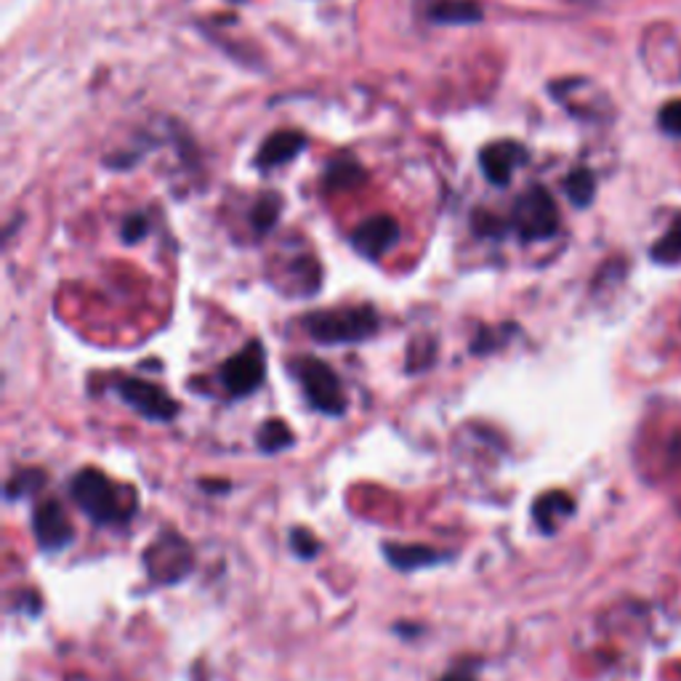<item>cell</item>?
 <instances>
[{
    "label": "cell",
    "instance_id": "cell-2",
    "mask_svg": "<svg viewBox=\"0 0 681 681\" xmlns=\"http://www.w3.org/2000/svg\"><path fill=\"white\" fill-rule=\"evenodd\" d=\"M301 326L320 343H360L379 333L381 317L373 307H333L307 314Z\"/></svg>",
    "mask_w": 681,
    "mask_h": 681
},
{
    "label": "cell",
    "instance_id": "cell-20",
    "mask_svg": "<svg viewBox=\"0 0 681 681\" xmlns=\"http://www.w3.org/2000/svg\"><path fill=\"white\" fill-rule=\"evenodd\" d=\"M280 206H282V200L278 198V194H272V192L261 194L259 202H256V208H253V216H251L256 232L267 234L269 229L274 227V221H278V216H280Z\"/></svg>",
    "mask_w": 681,
    "mask_h": 681
},
{
    "label": "cell",
    "instance_id": "cell-11",
    "mask_svg": "<svg viewBox=\"0 0 681 681\" xmlns=\"http://www.w3.org/2000/svg\"><path fill=\"white\" fill-rule=\"evenodd\" d=\"M307 137L301 131H293V128H286V131H274L272 137L264 139V144L259 147V154H256V166L261 171H272V168H280L291 160L299 158V154L307 150Z\"/></svg>",
    "mask_w": 681,
    "mask_h": 681
},
{
    "label": "cell",
    "instance_id": "cell-12",
    "mask_svg": "<svg viewBox=\"0 0 681 681\" xmlns=\"http://www.w3.org/2000/svg\"><path fill=\"white\" fill-rule=\"evenodd\" d=\"M383 557L389 559L391 568L404 570V572L434 568V564H440L448 559V554H442V551L429 549V545H421V543H387L383 545Z\"/></svg>",
    "mask_w": 681,
    "mask_h": 681
},
{
    "label": "cell",
    "instance_id": "cell-23",
    "mask_svg": "<svg viewBox=\"0 0 681 681\" xmlns=\"http://www.w3.org/2000/svg\"><path fill=\"white\" fill-rule=\"evenodd\" d=\"M147 234V219L144 216H131L123 224V240L126 242H139Z\"/></svg>",
    "mask_w": 681,
    "mask_h": 681
},
{
    "label": "cell",
    "instance_id": "cell-18",
    "mask_svg": "<svg viewBox=\"0 0 681 681\" xmlns=\"http://www.w3.org/2000/svg\"><path fill=\"white\" fill-rule=\"evenodd\" d=\"M46 484V474L40 469H24L17 471V474L11 477L9 488H6V495H9V501H17V498H27V495H36V492Z\"/></svg>",
    "mask_w": 681,
    "mask_h": 681
},
{
    "label": "cell",
    "instance_id": "cell-3",
    "mask_svg": "<svg viewBox=\"0 0 681 681\" xmlns=\"http://www.w3.org/2000/svg\"><path fill=\"white\" fill-rule=\"evenodd\" d=\"M509 227L522 242L551 240L559 232V208L551 192L541 184H532L514 200Z\"/></svg>",
    "mask_w": 681,
    "mask_h": 681
},
{
    "label": "cell",
    "instance_id": "cell-7",
    "mask_svg": "<svg viewBox=\"0 0 681 681\" xmlns=\"http://www.w3.org/2000/svg\"><path fill=\"white\" fill-rule=\"evenodd\" d=\"M120 400L128 408L137 410L139 415L150 418V421H173L179 415V402L168 394L166 389H160L158 383H150L144 379H120L114 383Z\"/></svg>",
    "mask_w": 681,
    "mask_h": 681
},
{
    "label": "cell",
    "instance_id": "cell-10",
    "mask_svg": "<svg viewBox=\"0 0 681 681\" xmlns=\"http://www.w3.org/2000/svg\"><path fill=\"white\" fill-rule=\"evenodd\" d=\"M528 158H530L528 150H524L519 141L501 139V141H492V144L488 147H482L480 166H482L484 179H488L490 184L505 187L511 181V177H514L517 168L528 163Z\"/></svg>",
    "mask_w": 681,
    "mask_h": 681
},
{
    "label": "cell",
    "instance_id": "cell-16",
    "mask_svg": "<svg viewBox=\"0 0 681 681\" xmlns=\"http://www.w3.org/2000/svg\"><path fill=\"white\" fill-rule=\"evenodd\" d=\"M256 440H259V448L264 450V453H282V450L293 448L296 437L286 421H280V418H269V421L261 423Z\"/></svg>",
    "mask_w": 681,
    "mask_h": 681
},
{
    "label": "cell",
    "instance_id": "cell-14",
    "mask_svg": "<svg viewBox=\"0 0 681 681\" xmlns=\"http://www.w3.org/2000/svg\"><path fill=\"white\" fill-rule=\"evenodd\" d=\"M484 9L477 0H440L429 9L434 24H477L482 22Z\"/></svg>",
    "mask_w": 681,
    "mask_h": 681
},
{
    "label": "cell",
    "instance_id": "cell-21",
    "mask_svg": "<svg viewBox=\"0 0 681 681\" xmlns=\"http://www.w3.org/2000/svg\"><path fill=\"white\" fill-rule=\"evenodd\" d=\"M291 541H293V551L301 559H312L317 551H320V543H317V538L312 535V532L303 530V528L291 532Z\"/></svg>",
    "mask_w": 681,
    "mask_h": 681
},
{
    "label": "cell",
    "instance_id": "cell-1",
    "mask_svg": "<svg viewBox=\"0 0 681 681\" xmlns=\"http://www.w3.org/2000/svg\"><path fill=\"white\" fill-rule=\"evenodd\" d=\"M72 501L97 524H123L137 511L133 492L114 484L104 471L83 469L72 477L70 484Z\"/></svg>",
    "mask_w": 681,
    "mask_h": 681
},
{
    "label": "cell",
    "instance_id": "cell-25",
    "mask_svg": "<svg viewBox=\"0 0 681 681\" xmlns=\"http://www.w3.org/2000/svg\"><path fill=\"white\" fill-rule=\"evenodd\" d=\"M442 681H477L474 677H471V673H463V671H458V673H448V677H444Z\"/></svg>",
    "mask_w": 681,
    "mask_h": 681
},
{
    "label": "cell",
    "instance_id": "cell-6",
    "mask_svg": "<svg viewBox=\"0 0 681 681\" xmlns=\"http://www.w3.org/2000/svg\"><path fill=\"white\" fill-rule=\"evenodd\" d=\"M264 375H267V354L261 341L248 343L242 352L229 357L219 370V379L224 383L229 397H248L251 391H256L261 383H264Z\"/></svg>",
    "mask_w": 681,
    "mask_h": 681
},
{
    "label": "cell",
    "instance_id": "cell-24",
    "mask_svg": "<svg viewBox=\"0 0 681 681\" xmlns=\"http://www.w3.org/2000/svg\"><path fill=\"white\" fill-rule=\"evenodd\" d=\"M474 229L480 234H490V238H498V234H501L503 224L495 219V216H488V213L480 211V216H477V219H474Z\"/></svg>",
    "mask_w": 681,
    "mask_h": 681
},
{
    "label": "cell",
    "instance_id": "cell-9",
    "mask_svg": "<svg viewBox=\"0 0 681 681\" xmlns=\"http://www.w3.org/2000/svg\"><path fill=\"white\" fill-rule=\"evenodd\" d=\"M402 238L400 221L394 216L379 213L370 216L368 221H362L360 227L352 232V246L360 256H365L370 261H379L381 256H387L391 248L397 246Z\"/></svg>",
    "mask_w": 681,
    "mask_h": 681
},
{
    "label": "cell",
    "instance_id": "cell-4",
    "mask_svg": "<svg viewBox=\"0 0 681 681\" xmlns=\"http://www.w3.org/2000/svg\"><path fill=\"white\" fill-rule=\"evenodd\" d=\"M296 375H299L303 394H307L309 404L326 415H343L349 408L347 391L339 375L328 362L317 360V357H303L296 365Z\"/></svg>",
    "mask_w": 681,
    "mask_h": 681
},
{
    "label": "cell",
    "instance_id": "cell-8",
    "mask_svg": "<svg viewBox=\"0 0 681 681\" xmlns=\"http://www.w3.org/2000/svg\"><path fill=\"white\" fill-rule=\"evenodd\" d=\"M32 532H36V541L40 551H62L76 541V528H72L70 517L64 514L62 503L53 501H40L36 505V514H32Z\"/></svg>",
    "mask_w": 681,
    "mask_h": 681
},
{
    "label": "cell",
    "instance_id": "cell-5",
    "mask_svg": "<svg viewBox=\"0 0 681 681\" xmlns=\"http://www.w3.org/2000/svg\"><path fill=\"white\" fill-rule=\"evenodd\" d=\"M147 572L160 583H179L192 570V549L177 532H163L144 551Z\"/></svg>",
    "mask_w": 681,
    "mask_h": 681
},
{
    "label": "cell",
    "instance_id": "cell-26",
    "mask_svg": "<svg viewBox=\"0 0 681 681\" xmlns=\"http://www.w3.org/2000/svg\"><path fill=\"white\" fill-rule=\"evenodd\" d=\"M229 3H242V0H229Z\"/></svg>",
    "mask_w": 681,
    "mask_h": 681
},
{
    "label": "cell",
    "instance_id": "cell-13",
    "mask_svg": "<svg viewBox=\"0 0 681 681\" xmlns=\"http://www.w3.org/2000/svg\"><path fill=\"white\" fill-rule=\"evenodd\" d=\"M572 511H575V503H572L568 492H545L532 505V517H535L538 528L543 532H554Z\"/></svg>",
    "mask_w": 681,
    "mask_h": 681
},
{
    "label": "cell",
    "instance_id": "cell-15",
    "mask_svg": "<svg viewBox=\"0 0 681 681\" xmlns=\"http://www.w3.org/2000/svg\"><path fill=\"white\" fill-rule=\"evenodd\" d=\"M365 181V168L352 158H339L328 166L326 187L328 190H354Z\"/></svg>",
    "mask_w": 681,
    "mask_h": 681
},
{
    "label": "cell",
    "instance_id": "cell-17",
    "mask_svg": "<svg viewBox=\"0 0 681 681\" xmlns=\"http://www.w3.org/2000/svg\"><path fill=\"white\" fill-rule=\"evenodd\" d=\"M564 192H568L572 206L578 208L591 206L593 194H597V179H593L589 168H575V171L564 179Z\"/></svg>",
    "mask_w": 681,
    "mask_h": 681
},
{
    "label": "cell",
    "instance_id": "cell-22",
    "mask_svg": "<svg viewBox=\"0 0 681 681\" xmlns=\"http://www.w3.org/2000/svg\"><path fill=\"white\" fill-rule=\"evenodd\" d=\"M660 128L671 137H681V101H671L660 110Z\"/></svg>",
    "mask_w": 681,
    "mask_h": 681
},
{
    "label": "cell",
    "instance_id": "cell-19",
    "mask_svg": "<svg viewBox=\"0 0 681 681\" xmlns=\"http://www.w3.org/2000/svg\"><path fill=\"white\" fill-rule=\"evenodd\" d=\"M652 259L658 264H677V261H681V219H677V224L652 246Z\"/></svg>",
    "mask_w": 681,
    "mask_h": 681
}]
</instances>
